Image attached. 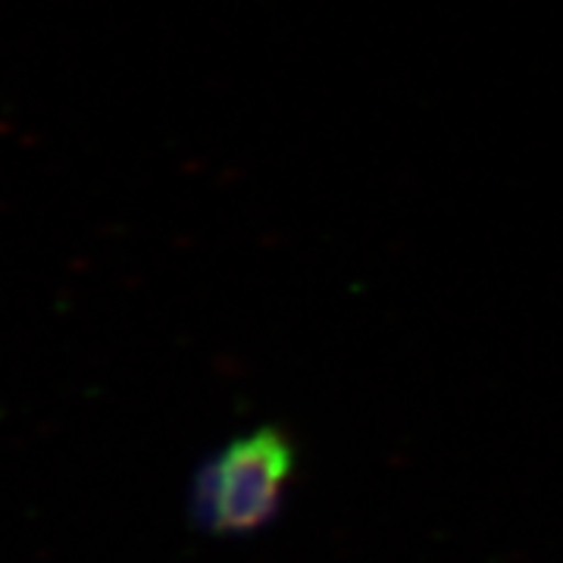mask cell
I'll use <instances>...</instances> for the list:
<instances>
[{"label": "cell", "mask_w": 563, "mask_h": 563, "mask_svg": "<svg viewBox=\"0 0 563 563\" xmlns=\"http://www.w3.org/2000/svg\"><path fill=\"white\" fill-rule=\"evenodd\" d=\"M295 470V448L279 429L242 435L203 463L191 492V514L207 532H257L279 510Z\"/></svg>", "instance_id": "1"}]
</instances>
